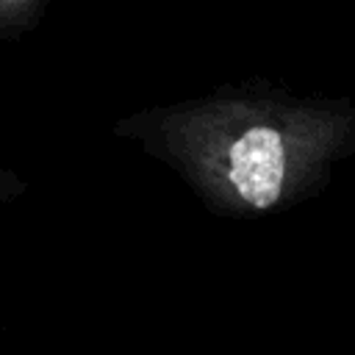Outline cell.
<instances>
[{"label":"cell","instance_id":"6da1fadb","mask_svg":"<svg viewBox=\"0 0 355 355\" xmlns=\"http://www.w3.org/2000/svg\"><path fill=\"white\" fill-rule=\"evenodd\" d=\"M219 219H263L319 197L355 155V100L252 78L147 108L125 122Z\"/></svg>","mask_w":355,"mask_h":355}]
</instances>
